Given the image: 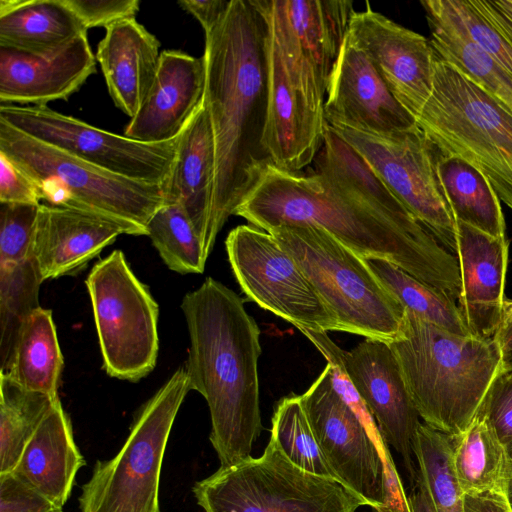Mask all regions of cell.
Wrapping results in <instances>:
<instances>
[{"label": "cell", "mask_w": 512, "mask_h": 512, "mask_svg": "<svg viewBox=\"0 0 512 512\" xmlns=\"http://www.w3.org/2000/svg\"><path fill=\"white\" fill-rule=\"evenodd\" d=\"M337 354L357 393L373 416L385 442L402 457L412 485L418 476L412 443L420 416L388 342L366 339Z\"/></svg>", "instance_id": "cell-15"}, {"label": "cell", "mask_w": 512, "mask_h": 512, "mask_svg": "<svg viewBox=\"0 0 512 512\" xmlns=\"http://www.w3.org/2000/svg\"><path fill=\"white\" fill-rule=\"evenodd\" d=\"M435 53L458 68L512 114V76L451 20L422 0Z\"/></svg>", "instance_id": "cell-30"}, {"label": "cell", "mask_w": 512, "mask_h": 512, "mask_svg": "<svg viewBox=\"0 0 512 512\" xmlns=\"http://www.w3.org/2000/svg\"><path fill=\"white\" fill-rule=\"evenodd\" d=\"M328 125L391 134L417 126L366 54L347 36L331 74L325 99Z\"/></svg>", "instance_id": "cell-17"}, {"label": "cell", "mask_w": 512, "mask_h": 512, "mask_svg": "<svg viewBox=\"0 0 512 512\" xmlns=\"http://www.w3.org/2000/svg\"><path fill=\"white\" fill-rule=\"evenodd\" d=\"M389 345L423 423L448 436L470 425L503 370L493 338L457 335L408 310Z\"/></svg>", "instance_id": "cell-4"}, {"label": "cell", "mask_w": 512, "mask_h": 512, "mask_svg": "<svg viewBox=\"0 0 512 512\" xmlns=\"http://www.w3.org/2000/svg\"><path fill=\"white\" fill-rule=\"evenodd\" d=\"M105 30L96 60L115 106L131 119L154 80L161 44L136 18L118 21Z\"/></svg>", "instance_id": "cell-23"}, {"label": "cell", "mask_w": 512, "mask_h": 512, "mask_svg": "<svg viewBox=\"0 0 512 512\" xmlns=\"http://www.w3.org/2000/svg\"><path fill=\"white\" fill-rule=\"evenodd\" d=\"M371 166L391 193L448 251L456 247V221L436 171L435 145L415 126L375 134L328 125Z\"/></svg>", "instance_id": "cell-11"}, {"label": "cell", "mask_w": 512, "mask_h": 512, "mask_svg": "<svg viewBox=\"0 0 512 512\" xmlns=\"http://www.w3.org/2000/svg\"><path fill=\"white\" fill-rule=\"evenodd\" d=\"M234 215L265 231L310 224L330 233L363 259L387 260L456 301L461 287L456 256L408 211H391L320 174L268 165Z\"/></svg>", "instance_id": "cell-1"}, {"label": "cell", "mask_w": 512, "mask_h": 512, "mask_svg": "<svg viewBox=\"0 0 512 512\" xmlns=\"http://www.w3.org/2000/svg\"><path fill=\"white\" fill-rule=\"evenodd\" d=\"M267 232L297 262L334 314L339 331L388 343L398 336L405 309L365 259L314 225H283Z\"/></svg>", "instance_id": "cell-7"}, {"label": "cell", "mask_w": 512, "mask_h": 512, "mask_svg": "<svg viewBox=\"0 0 512 512\" xmlns=\"http://www.w3.org/2000/svg\"><path fill=\"white\" fill-rule=\"evenodd\" d=\"M39 205L0 203V265L32 259Z\"/></svg>", "instance_id": "cell-38"}, {"label": "cell", "mask_w": 512, "mask_h": 512, "mask_svg": "<svg viewBox=\"0 0 512 512\" xmlns=\"http://www.w3.org/2000/svg\"><path fill=\"white\" fill-rule=\"evenodd\" d=\"M147 236L166 266L180 274L202 273L207 259L200 238L178 204H164L147 224Z\"/></svg>", "instance_id": "cell-36"}, {"label": "cell", "mask_w": 512, "mask_h": 512, "mask_svg": "<svg viewBox=\"0 0 512 512\" xmlns=\"http://www.w3.org/2000/svg\"><path fill=\"white\" fill-rule=\"evenodd\" d=\"M96 72L87 33L45 52L0 47V105L66 100Z\"/></svg>", "instance_id": "cell-18"}, {"label": "cell", "mask_w": 512, "mask_h": 512, "mask_svg": "<svg viewBox=\"0 0 512 512\" xmlns=\"http://www.w3.org/2000/svg\"><path fill=\"white\" fill-rule=\"evenodd\" d=\"M370 512H377V511L373 509V511H370Z\"/></svg>", "instance_id": "cell-51"}, {"label": "cell", "mask_w": 512, "mask_h": 512, "mask_svg": "<svg viewBox=\"0 0 512 512\" xmlns=\"http://www.w3.org/2000/svg\"><path fill=\"white\" fill-rule=\"evenodd\" d=\"M301 400L320 449L337 481L374 510L384 506V467L364 425L332 386L329 367Z\"/></svg>", "instance_id": "cell-14"}, {"label": "cell", "mask_w": 512, "mask_h": 512, "mask_svg": "<svg viewBox=\"0 0 512 512\" xmlns=\"http://www.w3.org/2000/svg\"><path fill=\"white\" fill-rule=\"evenodd\" d=\"M416 123L439 150L480 170L512 210V114L436 53L432 92Z\"/></svg>", "instance_id": "cell-6"}, {"label": "cell", "mask_w": 512, "mask_h": 512, "mask_svg": "<svg viewBox=\"0 0 512 512\" xmlns=\"http://www.w3.org/2000/svg\"><path fill=\"white\" fill-rule=\"evenodd\" d=\"M286 23L322 87L329 84L355 10L350 0H280Z\"/></svg>", "instance_id": "cell-25"}, {"label": "cell", "mask_w": 512, "mask_h": 512, "mask_svg": "<svg viewBox=\"0 0 512 512\" xmlns=\"http://www.w3.org/2000/svg\"><path fill=\"white\" fill-rule=\"evenodd\" d=\"M457 305L473 336L493 338L503 314L509 241L456 221Z\"/></svg>", "instance_id": "cell-19"}, {"label": "cell", "mask_w": 512, "mask_h": 512, "mask_svg": "<svg viewBox=\"0 0 512 512\" xmlns=\"http://www.w3.org/2000/svg\"><path fill=\"white\" fill-rule=\"evenodd\" d=\"M0 474L11 473L59 397L30 391L0 372Z\"/></svg>", "instance_id": "cell-32"}, {"label": "cell", "mask_w": 512, "mask_h": 512, "mask_svg": "<svg viewBox=\"0 0 512 512\" xmlns=\"http://www.w3.org/2000/svg\"><path fill=\"white\" fill-rule=\"evenodd\" d=\"M0 512H63L14 473L0 474Z\"/></svg>", "instance_id": "cell-40"}, {"label": "cell", "mask_w": 512, "mask_h": 512, "mask_svg": "<svg viewBox=\"0 0 512 512\" xmlns=\"http://www.w3.org/2000/svg\"><path fill=\"white\" fill-rule=\"evenodd\" d=\"M503 356L512 354V300L506 299L501 322L493 336Z\"/></svg>", "instance_id": "cell-46"}, {"label": "cell", "mask_w": 512, "mask_h": 512, "mask_svg": "<svg viewBox=\"0 0 512 512\" xmlns=\"http://www.w3.org/2000/svg\"><path fill=\"white\" fill-rule=\"evenodd\" d=\"M347 36L416 119L432 92L435 53L430 40L372 10L369 3L353 13Z\"/></svg>", "instance_id": "cell-16"}, {"label": "cell", "mask_w": 512, "mask_h": 512, "mask_svg": "<svg viewBox=\"0 0 512 512\" xmlns=\"http://www.w3.org/2000/svg\"><path fill=\"white\" fill-rule=\"evenodd\" d=\"M480 413L506 446L512 442V373L502 370L494 380Z\"/></svg>", "instance_id": "cell-41"}, {"label": "cell", "mask_w": 512, "mask_h": 512, "mask_svg": "<svg viewBox=\"0 0 512 512\" xmlns=\"http://www.w3.org/2000/svg\"><path fill=\"white\" fill-rule=\"evenodd\" d=\"M42 279L33 259L0 265V363L8 365L19 332L27 318L40 307Z\"/></svg>", "instance_id": "cell-33"}, {"label": "cell", "mask_w": 512, "mask_h": 512, "mask_svg": "<svg viewBox=\"0 0 512 512\" xmlns=\"http://www.w3.org/2000/svg\"><path fill=\"white\" fill-rule=\"evenodd\" d=\"M503 370L512 373V354L503 356Z\"/></svg>", "instance_id": "cell-49"}, {"label": "cell", "mask_w": 512, "mask_h": 512, "mask_svg": "<svg viewBox=\"0 0 512 512\" xmlns=\"http://www.w3.org/2000/svg\"><path fill=\"white\" fill-rule=\"evenodd\" d=\"M413 454L435 512H464L462 493L451 464L450 437L421 423L415 433Z\"/></svg>", "instance_id": "cell-34"}, {"label": "cell", "mask_w": 512, "mask_h": 512, "mask_svg": "<svg viewBox=\"0 0 512 512\" xmlns=\"http://www.w3.org/2000/svg\"><path fill=\"white\" fill-rule=\"evenodd\" d=\"M464 512H512L505 494L464 495Z\"/></svg>", "instance_id": "cell-45"}, {"label": "cell", "mask_w": 512, "mask_h": 512, "mask_svg": "<svg viewBox=\"0 0 512 512\" xmlns=\"http://www.w3.org/2000/svg\"><path fill=\"white\" fill-rule=\"evenodd\" d=\"M225 246L235 279L249 300L299 330L339 331L334 314L269 232L239 225L229 232Z\"/></svg>", "instance_id": "cell-12"}, {"label": "cell", "mask_w": 512, "mask_h": 512, "mask_svg": "<svg viewBox=\"0 0 512 512\" xmlns=\"http://www.w3.org/2000/svg\"><path fill=\"white\" fill-rule=\"evenodd\" d=\"M205 78L203 56L161 51L152 85L124 136L146 143L176 138L203 101Z\"/></svg>", "instance_id": "cell-20"}, {"label": "cell", "mask_w": 512, "mask_h": 512, "mask_svg": "<svg viewBox=\"0 0 512 512\" xmlns=\"http://www.w3.org/2000/svg\"><path fill=\"white\" fill-rule=\"evenodd\" d=\"M408 498L412 512H435L430 495L419 475Z\"/></svg>", "instance_id": "cell-47"}, {"label": "cell", "mask_w": 512, "mask_h": 512, "mask_svg": "<svg viewBox=\"0 0 512 512\" xmlns=\"http://www.w3.org/2000/svg\"><path fill=\"white\" fill-rule=\"evenodd\" d=\"M86 286L106 373L133 382L148 375L159 350V307L123 252L98 261Z\"/></svg>", "instance_id": "cell-10"}, {"label": "cell", "mask_w": 512, "mask_h": 512, "mask_svg": "<svg viewBox=\"0 0 512 512\" xmlns=\"http://www.w3.org/2000/svg\"><path fill=\"white\" fill-rule=\"evenodd\" d=\"M435 149L437 175L455 221L506 237L500 199L486 176L466 160Z\"/></svg>", "instance_id": "cell-28"}, {"label": "cell", "mask_w": 512, "mask_h": 512, "mask_svg": "<svg viewBox=\"0 0 512 512\" xmlns=\"http://www.w3.org/2000/svg\"><path fill=\"white\" fill-rule=\"evenodd\" d=\"M231 0H181L178 5L201 24L204 33L213 29L226 13Z\"/></svg>", "instance_id": "cell-43"}, {"label": "cell", "mask_w": 512, "mask_h": 512, "mask_svg": "<svg viewBox=\"0 0 512 512\" xmlns=\"http://www.w3.org/2000/svg\"><path fill=\"white\" fill-rule=\"evenodd\" d=\"M75 13L85 29H105L124 19L135 18L139 11V0H64Z\"/></svg>", "instance_id": "cell-39"}, {"label": "cell", "mask_w": 512, "mask_h": 512, "mask_svg": "<svg viewBox=\"0 0 512 512\" xmlns=\"http://www.w3.org/2000/svg\"><path fill=\"white\" fill-rule=\"evenodd\" d=\"M265 24L251 0H231L205 33L203 102L215 142L209 243L254 188L270 160L263 147L267 111Z\"/></svg>", "instance_id": "cell-2"}, {"label": "cell", "mask_w": 512, "mask_h": 512, "mask_svg": "<svg viewBox=\"0 0 512 512\" xmlns=\"http://www.w3.org/2000/svg\"><path fill=\"white\" fill-rule=\"evenodd\" d=\"M473 2L512 44V0H473Z\"/></svg>", "instance_id": "cell-44"}, {"label": "cell", "mask_w": 512, "mask_h": 512, "mask_svg": "<svg viewBox=\"0 0 512 512\" xmlns=\"http://www.w3.org/2000/svg\"><path fill=\"white\" fill-rule=\"evenodd\" d=\"M365 261L405 310L451 333L473 336L464 322L457 301L448 293L415 278L387 260L370 258Z\"/></svg>", "instance_id": "cell-31"}, {"label": "cell", "mask_w": 512, "mask_h": 512, "mask_svg": "<svg viewBox=\"0 0 512 512\" xmlns=\"http://www.w3.org/2000/svg\"><path fill=\"white\" fill-rule=\"evenodd\" d=\"M41 200L34 181L0 151V203L39 205Z\"/></svg>", "instance_id": "cell-42"}, {"label": "cell", "mask_w": 512, "mask_h": 512, "mask_svg": "<svg viewBox=\"0 0 512 512\" xmlns=\"http://www.w3.org/2000/svg\"><path fill=\"white\" fill-rule=\"evenodd\" d=\"M505 496H506L507 502L512 510V469H511V473H510V476H509V479H508V482L506 485Z\"/></svg>", "instance_id": "cell-48"}, {"label": "cell", "mask_w": 512, "mask_h": 512, "mask_svg": "<svg viewBox=\"0 0 512 512\" xmlns=\"http://www.w3.org/2000/svg\"><path fill=\"white\" fill-rule=\"evenodd\" d=\"M189 390L186 369L180 367L140 408L117 454L96 461L90 479L82 486L80 512H161L164 453Z\"/></svg>", "instance_id": "cell-8"}, {"label": "cell", "mask_w": 512, "mask_h": 512, "mask_svg": "<svg viewBox=\"0 0 512 512\" xmlns=\"http://www.w3.org/2000/svg\"><path fill=\"white\" fill-rule=\"evenodd\" d=\"M506 447H507V450H508L509 456H510V458H511V460H512V442H511V443H509Z\"/></svg>", "instance_id": "cell-50"}, {"label": "cell", "mask_w": 512, "mask_h": 512, "mask_svg": "<svg viewBox=\"0 0 512 512\" xmlns=\"http://www.w3.org/2000/svg\"><path fill=\"white\" fill-rule=\"evenodd\" d=\"M63 366L52 311L39 307L24 322L10 361L0 372L27 390L57 398Z\"/></svg>", "instance_id": "cell-29"}, {"label": "cell", "mask_w": 512, "mask_h": 512, "mask_svg": "<svg viewBox=\"0 0 512 512\" xmlns=\"http://www.w3.org/2000/svg\"><path fill=\"white\" fill-rule=\"evenodd\" d=\"M190 345V388L207 402L210 442L221 467L251 457L262 431L258 360L260 328L244 301L208 277L181 303Z\"/></svg>", "instance_id": "cell-3"}, {"label": "cell", "mask_w": 512, "mask_h": 512, "mask_svg": "<svg viewBox=\"0 0 512 512\" xmlns=\"http://www.w3.org/2000/svg\"><path fill=\"white\" fill-rule=\"evenodd\" d=\"M84 464L70 418L57 399L27 443L12 473L63 507L71 495L76 474Z\"/></svg>", "instance_id": "cell-24"}, {"label": "cell", "mask_w": 512, "mask_h": 512, "mask_svg": "<svg viewBox=\"0 0 512 512\" xmlns=\"http://www.w3.org/2000/svg\"><path fill=\"white\" fill-rule=\"evenodd\" d=\"M455 23L482 51L512 76V44L475 6L473 0H426Z\"/></svg>", "instance_id": "cell-37"}, {"label": "cell", "mask_w": 512, "mask_h": 512, "mask_svg": "<svg viewBox=\"0 0 512 512\" xmlns=\"http://www.w3.org/2000/svg\"><path fill=\"white\" fill-rule=\"evenodd\" d=\"M128 230L108 218L84 211L40 204L33 261L42 281L74 273Z\"/></svg>", "instance_id": "cell-21"}, {"label": "cell", "mask_w": 512, "mask_h": 512, "mask_svg": "<svg viewBox=\"0 0 512 512\" xmlns=\"http://www.w3.org/2000/svg\"><path fill=\"white\" fill-rule=\"evenodd\" d=\"M205 512H356L365 501L294 465L270 439L263 454L221 467L192 487Z\"/></svg>", "instance_id": "cell-9"}, {"label": "cell", "mask_w": 512, "mask_h": 512, "mask_svg": "<svg viewBox=\"0 0 512 512\" xmlns=\"http://www.w3.org/2000/svg\"><path fill=\"white\" fill-rule=\"evenodd\" d=\"M270 439L297 467L337 481L320 449L300 395L290 394L277 402L272 416Z\"/></svg>", "instance_id": "cell-35"}, {"label": "cell", "mask_w": 512, "mask_h": 512, "mask_svg": "<svg viewBox=\"0 0 512 512\" xmlns=\"http://www.w3.org/2000/svg\"><path fill=\"white\" fill-rule=\"evenodd\" d=\"M449 437L451 464L462 493L505 494L512 460L487 419L479 413L462 433Z\"/></svg>", "instance_id": "cell-27"}, {"label": "cell", "mask_w": 512, "mask_h": 512, "mask_svg": "<svg viewBox=\"0 0 512 512\" xmlns=\"http://www.w3.org/2000/svg\"><path fill=\"white\" fill-rule=\"evenodd\" d=\"M85 33L64 0H0V47L45 52Z\"/></svg>", "instance_id": "cell-26"}, {"label": "cell", "mask_w": 512, "mask_h": 512, "mask_svg": "<svg viewBox=\"0 0 512 512\" xmlns=\"http://www.w3.org/2000/svg\"><path fill=\"white\" fill-rule=\"evenodd\" d=\"M0 151L37 185L53 206L95 214L147 236V224L165 204L164 186L132 180L36 140L0 119Z\"/></svg>", "instance_id": "cell-5"}, {"label": "cell", "mask_w": 512, "mask_h": 512, "mask_svg": "<svg viewBox=\"0 0 512 512\" xmlns=\"http://www.w3.org/2000/svg\"><path fill=\"white\" fill-rule=\"evenodd\" d=\"M215 142L208 111L202 101L179 135L170 176L164 185L165 204H178L192 222L208 259L214 177Z\"/></svg>", "instance_id": "cell-22"}, {"label": "cell", "mask_w": 512, "mask_h": 512, "mask_svg": "<svg viewBox=\"0 0 512 512\" xmlns=\"http://www.w3.org/2000/svg\"><path fill=\"white\" fill-rule=\"evenodd\" d=\"M0 119L106 171L163 186L172 171L180 135L166 142H141L94 127L47 105H0Z\"/></svg>", "instance_id": "cell-13"}]
</instances>
